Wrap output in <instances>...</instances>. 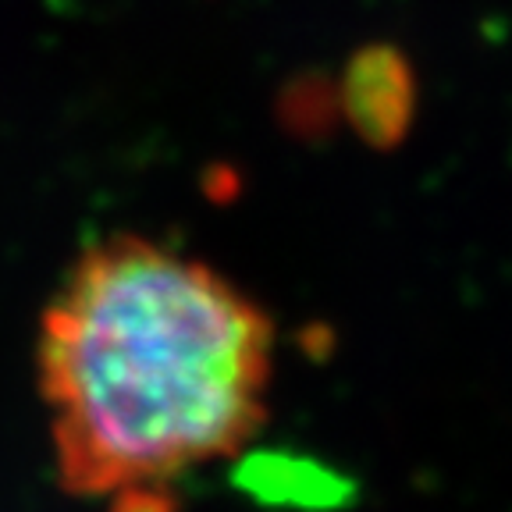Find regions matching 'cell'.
I'll return each instance as SVG.
<instances>
[{
    "label": "cell",
    "instance_id": "3",
    "mask_svg": "<svg viewBox=\"0 0 512 512\" xmlns=\"http://www.w3.org/2000/svg\"><path fill=\"white\" fill-rule=\"evenodd\" d=\"M232 484L267 509H299V512H335L356 498V480L338 473L335 466L320 463L299 452L260 448L246 452L235 463Z\"/></svg>",
    "mask_w": 512,
    "mask_h": 512
},
{
    "label": "cell",
    "instance_id": "1",
    "mask_svg": "<svg viewBox=\"0 0 512 512\" xmlns=\"http://www.w3.org/2000/svg\"><path fill=\"white\" fill-rule=\"evenodd\" d=\"M271 349V317L214 267L139 235L82 253L36 352L61 484L114 495L239 452Z\"/></svg>",
    "mask_w": 512,
    "mask_h": 512
},
{
    "label": "cell",
    "instance_id": "2",
    "mask_svg": "<svg viewBox=\"0 0 512 512\" xmlns=\"http://www.w3.org/2000/svg\"><path fill=\"white\" fill-rule=\"evenodd\" d=\"M342 118L374 150H395L416 118V72L392 43L356 50L338 79Z\"/></svg>",
    "mask_w": 512,
    "mask_h": 512
},
{
    "label": "cell",
    "instance_id": "4",
    "mask_svg": "<svg viewBox=\"0 0 512 512\" xmlns=\"http://www.w3.org/2000/svg\"><path fill=\"white\" fill-rule=\"evenodd\" d=\"M278 114L281 128L288 136L303 139V143H320L335 132L342 121V100H338V82H331L320 72H303L288 79L278 93Z\"/></svg>",
    "mask_w": 512,
    "mask_h": 512
},
{
    "label": "cell",
    "instance_id": "5",
    "mask_svg": "<svg viewBox=\"0 0 512 512\" xmlns=\"http://www.w3.org/2000/svg\"><path fill=\"white\" fill-rule=\"evenodd\" d=\"M111 512H178L171 491L153 480V484H128V488L114 491Z\"/></svg>",
    "mask_w": 512,
    "mask_h": 512
}]
</instances>
